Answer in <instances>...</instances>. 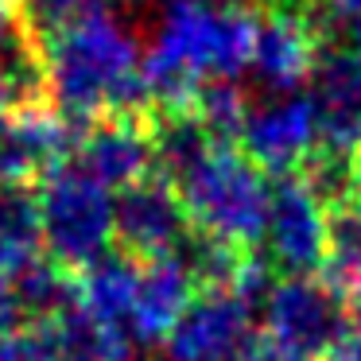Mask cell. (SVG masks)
I'll return each mask as SVG.
<instances>
[{
  "instance_id": "obj_1",
  "label": "cell",
  "mask_w": 361,
  "mask_h": 361,
  "mask_svg": "<svg viewBox=\"0 0 361 361\" xmlns=\"http://www.w3.org/2000/svg\"><path fill=\"white\" fill-rule=\"evenodd\" d=\"M35 47L43 66V97L71 125L82 128L102 117L148 113L152 97L144 86L140 39L109 8Z\"/></svg>"
},
{
  "instance_id": "obj_2",
  "label": "cell",
  "mask_w": 361,
  "mask_h": 361,
  "mask_svg": "<svg viewBox=\"0 0 361 361\" xmlns=\"http://www.w3.org/2000/svg\"><path fill=\"white\" fill-rule=\"evenodd\" d=\"M257 12L229 0H175L144 51V86L156 109H190L214 78H241L252 63Z\"/></svg>"
},
{
  "instance_id": "obj_3",
  "label": "cell",
  "mask_w": 361,
  "mask_h": 361,
  "mask_svg": "<svg viewBox=\"0 0 361 361\" xmlns=\"http://www.w3.org/2000/svg\"><path fill=\"white\" fill-rule=\"evenodd\" d=\"M272 175L245 156L241 144L218 140L190 171L175 179L198 233H210L233 249H257L268 214Z\"/></svg>"
},
{
  "instance_id": "obj_4",
  "label": "cell",
  "mask_w": 361,
  "mask_h": 361,
  "mask_svg": "<svg viewBox=\"0 0 361 361\" xmlns=\"http://www.w3.org/2000/svg\"><path fill=\"white\" fill-rule=\"evenodd\" d=\"M43 221V252L55 264L82 272L117 245V195L74 159L51 167L35 187Z\"/></svg>"
},
{
  "instance_id": "obj_5",
  "label": "cell",
  "mask_w": 361,
  "mask_h": 361,
  "mask_svg": "<svg viewBox=\"0 0 361 361\" xmlns=\"http://www.w3.org/2000/svg\"><path fill=\"white\" fill-rule=\"evenodd\" d=\"M264 334L299 350L311 361H326L338 353L345 330L353 322V295H345L330 276H280L260 303Z\"/></svg>"
},
{
  "instance_id": "obj_6",
  "label": "cell",
  "mask_w": 361,
  "mask_h": 361,
  "mask_svg": "<svg viewBox=\"0 0 361 361\" xmlns=\"http://www.w3.org/2000/svg\"><path fill=\"white\" fill-rule=\"evenodd\" d=\"M330 252V206L307 183L303 171L272 175L268 214L260 233V257L280 276L322 272Z\"/></svg>"
},
{
  "instance_id": "obj_7",
  "label": "cell",
  "mask_w": 361,
  "mask_h": 361,
  "mask_svg": "<svg viewBox=\"0 0 361 361\" xmlns=\"http://www.w3.org/2000/svg\"><path fill=\"white\" fill-rule=\"evenodd\" d=\"M257 342V307L233 288H202L164 334V353L167 361H249Z\"/></svg>"
},
{
  "instance_id": "obj_8",
  "label": "cell",
  "mask_w": 361,
  "mask_h": 361,
  "mask_svg": "<svg viewBox=\"0 0 361 361\" xmlns=\"http://www.w3.org/2000/svg\"><path fill=\"white\" fill-rule=\"evenodd\" d=\"M237 144L268 175L303 171L307 159L322 148L319 113H314L311 94L307 90H288V94H268L260 102H249Z\"/></svg>"
},
{
  "instance_id": "obj_9",
  "label": "cell",
  "mask_w": 361,
  "mask_h": 361,
  "mask_svg": "<svg viewBox=\"0 0 361 361\" xmlns=\"http://www.w3.org/2000/svg\"><path fill=\"white\" fill-rule=\"evenodd\" d=\"M322 24L314 12L299 0H272L264 12H257V43H252L249 74L268 94L303 90L311 82V71L319 63Z\"/></svg>"
},
{
  "instance_id": "obj_10",
  "label": "cell",
  "mask_w": 361,
  "mask_h": 361,
  "mask_svg": "<svg viewBox=\"0 0 361 361\" xmlns=\"http://www.w3.org/2000/svg\"><path fill=\"white\" fill-rule=\"evenodd\" d=\"M190 233L195 221L171 179L148 175L117 190V249H125L128 257L148 260L159 252H175Z\"/></svg>"
},
{
  "instance_id": "obj_11",
  "label": "cell",
  "mask_w": 361,
  "mask_h": 361,
  "mask_svg": "<svg viewBox=\"0 0 361 361\" xmlns=\"http://www.w3.org/2000/svg\"><path fill=\"white\" fill-rule=\"evenodd\" d=\"M74 140L78 125H71L55 105L27 102L12 109L0 125V187L43 179L51 167L71 159Z\"/></svg>"
},
{
  "instance_id": "obj_12",
  "label": "cell",
  "mask_w": 361,
  "mask_h": 361,
  "mask_svg": "<svg viewBox=\"0 0 361 361\" xmlns=\"http://www.w3.org/2000/svg\"><path fill=\"white\" fill-rule=\"evenodd\" d=\"M71 159L109 190H125L133 183L156 175V144L152 121L144 117H102L78 128Z\"/></svg>"
},
{
  "instance_id": "obj_13",
  "label": "cell",
  "mask_w": 361,
  "mask_h": 361,
  "mask_svg": "<svg viewBox=\"0 0 361 361\" xmlns=\"http://www.w3.org/2000/svg\"><path fill=\"white\" fill-rule=\"evenodd\" d=\"M307 94L319 113L322 148L357 152L361 140V55L350 47L330 51L322 47L319 63L311 71Z\"/></svg>"
},
{
  "instance_id": "obj_14",
  "label": "cell",
  "mask_w": 361,
  "mask_h": 361,
  "mask_svg": "<svg viewBox=\"0 0 361 361\" xmlns=\"http://www.w3.org/2000/svg\"><path fill=\"white\" fill-rule=\"evenodd\" d=\"M202 291L195 268L183 260V252H159V257L140 260L136 276V307H133V338L136 345L164 342V334L175 326L190 299Z\"/></svg>"
},
{
  "instance_id": "obj_15",
  "label": "cell",
  "mask_w": 361,
  "mask_h": 361,
  "mask_svg": "<svg viewBox=\"0 0 361 361\" xmlns=\"http://www.w3.org/2000/svg\"><path fill=\"white\" fill-rule=\"evenodd\" d=\"M136 276L140 260L128 257L125 249H109L102 260L78 272V303H86L97 319L133 334V307H136ZM136 342V338H133Z\"/></svg>"
},
{
  "instance_id": "obj_16",
  "label": "cell",
  "mask_w": 361,
  "mask_h": 361,
  "mask_svg": "<svg viewBox=\"0 0 361 361\" xmlns=\"http://www.w3.org/2000/svg\"><path fill=\"white\" fill-rule=\"evenodd\" d=\"M59 345V361H133V334L97 319L86 303L74 299L63 314L47 322Z\"/></svg>"
},
{
  "instance_id": "obj_17",
  "label": "cell",
  "mask_w": 361,
  "mask_h": 361,
  "mask_svg": "<svg viewBox=\"0 0 361 361\" xmlns=\"http://www.w3.org/2000/svg\"><path fill=\"white\" fill-rule=\"evenodd\" d=\"M43 257V221L39 195L32 183L0 187V272L12 276Z\"/></svg>"
},
{
  "instance_id": "obj_18",
  "label": "cell",
  "mask_w": 361,
  "mask_h": 361,
  "mask_svg": "<svg viewBox=\"0 0 361 361\" xmlns=\"http://www.w3.org/2000/svg\"><path fill=\"white\" fill-rule=\"evenodd\" d=\"M8 283H12V295H16L20 319L43 322V326L78 299V283L71 280V268L55 264L47 252L32 264H24L20 272H12Z\"/></svg>"
},
{
  "instance_id": "obj_19",
  "label": "cell",
  "mask_w": 361,
  "mask_h": 361,
  "mask_svg": "<svg viewBox=\"0 0 361 361\" xmlns=\"http://www.w3.org/2000/svg\"><path fill=\"white\" fill-rule=\"evenodd\" d=\"M322 272L345 295H361V206L357 202L330 210V252Z\"/></svg>"
},
{
  "instance_id": "obj_20",
  "label": "cell",
  "mask_w": 361,
  "mask_h": 361,
  "mask_svg": "<svg viewBox=\"0 0 361 361\" xmlns=\"http://www.w3.org/2000/svg\"><path fill=\"white\" fill-rule=\"evenodd\" d=\"M245 109H249V97H245V90H241V78L206 82L195 94V102H190V113H195L218 140H233V144H237V133H241Z\"/></svg>"
},
{
  "instance_id": "obj_21",
  "label": "cell",
  "mask_w": 361,
  "mask_h": 361,
  "mask_svg": "<svg viewBox=\"0 0 361 361\" xmlns=\"http://www.w3.org/2000/svg\"><path fill=\"white\" fill-rule=\"evenodd\" d=\"M97 12H105V0H20V24L32 43L51 39Z\"/></svg>"
},
{
  "instance_id": "obj_22",
  "label": "cell",
  "mask_w": 361,
  "mask_h": 361,
  "mask_svg": "<svg viewBox=\"0 0 361 361\" xmlns=\"http://www.w3.org/2000/svg\"><path fill=\"white\" fill-rule=\"evenodd\" d=\"M0 361H59V345L51 326L27 322L0 338Z\"/></svg>"
},
{
  "instance_id": "obj_23",
  "label": "cell",
  "mask_w": 361,
  "mask_h": 361,
  "mask_svg": "<svg viewBox=\"0 0 361 361\" xmlns=\"http://www.w3.org/2000/svg\"><path fill=\"white\" fill-rule=\"evenodd\" d=\"M249 361H311V357H303L299 350H291V345L276 342L272 334H264V330H260V342H257V350H252Z\"/></svg>"
},
{
  "instance_id": "obj_24",
  "label": "cell",
  "mask_w": 361,
  "mask_h": 361,
  "mask_svg": "<svg viewBox=\"0 0 361 361\" xmlns=\"http://www.w3.org/2000/svg\"><path fill=\"white\" fill-rule=\"evenodd\" d=\"M20 326V307H16V295H12V283L8 276L0 272V338L8 334V330Z\"/></svg>"
},
{
  "instance_id": "obj_25",
  "label": "cell",
  "mask_w": 361,
  "mask_h": 361,
  "mask_svg": "<svg viewBox=\"0 0 361 361\" xmlns=\"http://www.w3.org/2000/svg\"><path fill=\"white\" fill-rule=\"evenodd\" d=\"M20 90H16V82H12V74H8V66H4V59H0V125L8 121V113L12 109H20Z\"/></svg>"
},
{
  "instance_id": "obj_26",
  "label": "cell",
  "mask_w": 361,
  "mask_h": 361,
  "mask_svg": "<svg viewBox=\"0 0 361 361\" xmlns=\"http://www.w3.org/2000/svg\"><path fill=\"white\" fill-rule=\"evenodd\" d=\"M16 27L20 24V0H0V47L16 39Z\"/></svg>"
},
{
  "instance_id": "obj_27",
  "label": "cell",
  "mask_w": 361,
  "mask_h": 361,
  "mask_svg": "<svg viewBox=\"0 0 361 361\" xmlns=\"http://www.w3.org/2000/svg\"><path fill=\"white\" fill-rule=\"evenodd\" d=\"M322 12L334 20H342V24H353V20H361V0H319Z\"/></svg>"
},
{
  "instance_id": "obj_28",
  "label": "cell",
  "mask_w": 361,
  "mask_h": 361,
  "mask_svg": "<svg viewBox=\"0 0 361 361\" xmlns=\"http://www.w3.org/2000/svg\"><path fill=\"white\" fill-rule=\"evenodd\" d=\"M345 47H350V51H357V55H361V20L345 24Z\"/></svg>"
},
{
  "instance_id": "obj_29",
  "label": "cell",
  "mask_w": 361,
  "mask_h": 361,
  "mask_svg": "<svg viewBox=\"0 0 361 361\" xmlns=\"http://www.w3.org/2000/svg\"><path fill=\"white\" fill-rule=\"evenodd\" d=\"M167 4H175V0H167Z\"/></svg>"
}]
</instances>
